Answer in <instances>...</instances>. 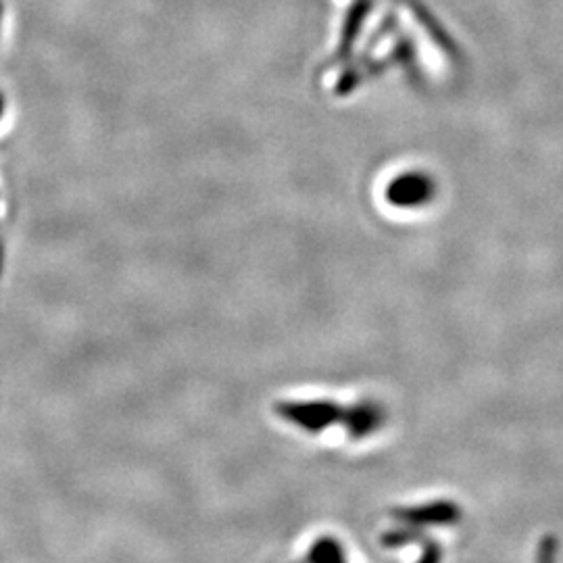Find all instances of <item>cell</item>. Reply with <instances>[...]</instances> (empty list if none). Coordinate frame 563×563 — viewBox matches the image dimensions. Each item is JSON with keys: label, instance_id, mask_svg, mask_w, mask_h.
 <instances>
[{"label": "cell", "instance_id": "cell-1", "mask_svg": "<svg viewBox=\"0 0 563 563\" xmlns=\"http://www.w3.org/2000/svg\"><path fill=\"white\" fill-rule=\"evenodd\" d=\"M437 197V181L426 172H405L386 186V199L401 209H420Z\"/></svg>", "mask_w": 563, "mask_h": 563}, {"label": "cell", "instance_id": "cell-2", "mask_svg": "<svg viewBox=\"0 0 563 563\" xmlns=\"http://www.w3.org/2000/svg\"><path fill=\"white\" fill-rule=\"evenodd\" d=\"M4 107H7V101H4V97H2V92H0V120H2V115H4Z\"/></svg>", "mask_w": 563, "mask_h": 563}, {"label": "cell", "instance_id": "cell-3", "mask_svg": "<svg viewBox=\"0 0 563 563\" xmlns=\"http://www.w3.org/2000/svg\"><path fill=\"white\" fill-rule=\"evenodd\" d=\"M0 269H2V242H0Z\"/></svg>", "mask_w": 563, "mask_h": 563}, {"label": "cell", "instance_id": "cell-4", "mask_svg": "<svg viewBox=\"0 0 563 563\" xmlns=\"http://www.w3.org/2000/svg\"><path fill=\"white\" fill-rule=\"evenodd\" d=\"M0 20H2V4H0Z\"/></svg>", "mask_w": 563, "mask_h": 563}]
</instances>
